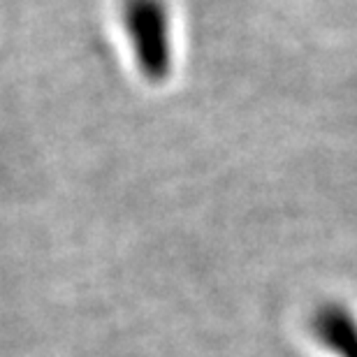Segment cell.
Here are the masks:
<instances>
[{
  "label": "cell",
  "instance_id": "obj_1",
  "mask_svg": "<svg viewBox=\"0 0 357 357\" xmlns=\"http://www.w3.org/2000/svg\"><path fill=\"white\" fill-rule=\"evenodd\" d=\"M121 21L135 66L149 84H165L174 66L172 17L165 0H123Z\"/></svg>",
  "mask_w": 357,
  "mask_h": 357
},
{
  "label": "cell",
  "instance_id": "obj_2",
  "mask_svg": "<svg viewBox=\"0 0 357 357\" xmlns=\"http://www.w3.org/2000/svg\"><path fill=\"white\" fill-rule=\"evenodd\" d=\"M320 341L339 357H357V323L344 309H330L318 320Z\"/></svg>",
  "mask_w": 357,
  "mask_h": 357
}]
</instances>
